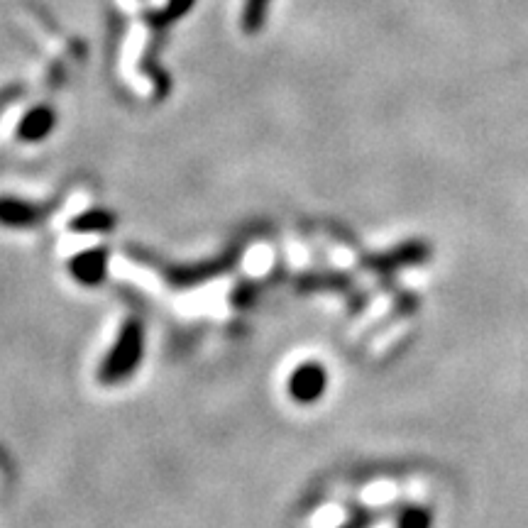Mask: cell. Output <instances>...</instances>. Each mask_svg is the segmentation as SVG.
<instances>
[{
	"instance_id": "cell-4",
	"label": "cell",
	"mask_w": 528,
	"mask_h": 528,
	"mask_svg": "<svg viewBox=\"0 0 528 528\" xmlns=\"http://www.w3.org/2000/svg\"><path fill=\"white\" fill-rule=\"evenodd\" d=\"M40 218V211L25 201H15V198H3L0 201V223L13 225V228H25Z\"/></svg>"
},
{
	"instance_id": "cell-1",
	"label": "cell",
	"mask_w": 528,
	"mask_h": 528,
	"mask_svg": "<svg viewBox=\"0 0 528 528\" xmlns=\"http://www.w3.org/2000/svg\"><path fill=\"white\" fill-rule=\"evenodd\" d=\"M140 360H142V328L140 323L132 321L123 328L118 343H115V348L110 350L106 362H103L101 379L106 384L123 382V379H128L130 374L135 372Z\"/></svg>"
},
{
	"instance_id": "cell-8",
	"label": "cell",
	"mask_w": 528,
	"mask_h": 528,
	"mask_svg": "<svg viewBox=\"0 0 528 528\" xmlns=\"http://www.w3.org/2000/svg\"><path fill=\"white\" fill-rule=\"evenodd\" d=\"M433 526V516L428 514L421 506H411L404 516H401L399 528H431Z\"/></svg>"
},
{
	"instance_id": "cell-3",
	"label": "cell",
	"mask_w": 528,
	"mask_h": 528,
	"mask_svg": "<svg viewBox=\"0 0 528 528\" xmlns=\"http://www.w3.org/2000/svg\"><path fill=\"white\" fill-rule=\"evenodd\" d=\"M106 250H88L81 252L74 262H71V274L79 279L81 284H101L106 277Z\"/></svg>"
},
{
	"instance_id": "cell-5",
	"label": "cell",
	"mask_w": 528,
	"mask_h": 528,
	"mask_svg": "<svg viewBox=\"0 0 528 528\" xmlns=\"http://www.w3.org/2000/svg\"><path fill=\"white\" fill-rule=\"evenodd\" d=\"M54 128V113L47 108H37L32 110L30 115H27L25 120H22L20 125V135L25 137V140H42L44 135H47L49 130Z\"/></svg>"
},
{
	"instance_id": "cell-6",
	"label": "cell",
	"mask_w": 528,
	"mask_h": 528,
	"mask_svg": "<svg viewBox=\"0 0 528 528\" xmlns=\"http://www.w3.org/2000/svg\"><path fill=\"white\" fill-rule=\"evenodd\" d=\"M269 0H247L245 10H242V27L247 32H257L262 27L264 15H267Z\"/></svg>"
},
{
	"instance_id": "cell-7",
	"label": "cell",
	"mask_w": 528,
	"mask_h": 528,
	"mask_svg": "<svg viewBox=\"0 0 528 528\" xmlns=\"http://www.w3.org/2000/svg\"><path fill=\"white\" fill-rule=\"evenodd\" d=\"M74 228L79 230H108L113 228V218L103 211H91L86 216H81L79 220H74Z\"/></svg>"
},
{
	"instance_id": "cell-2",
	"label": "cell",
	"mask_w": 528,
	"mask_h": 528,
	"mask_svg": "<svg viewBox=\"0 0 528 528\" xmlns=\"http://www.w3.org/2000/svg\"><path fill=\"white\" fill-rule=\"evenodd\" d=\"M328 374L318 362H304L289 377V394L299 404H313L326 392Z\"/></svg>"
}]
</instances>
